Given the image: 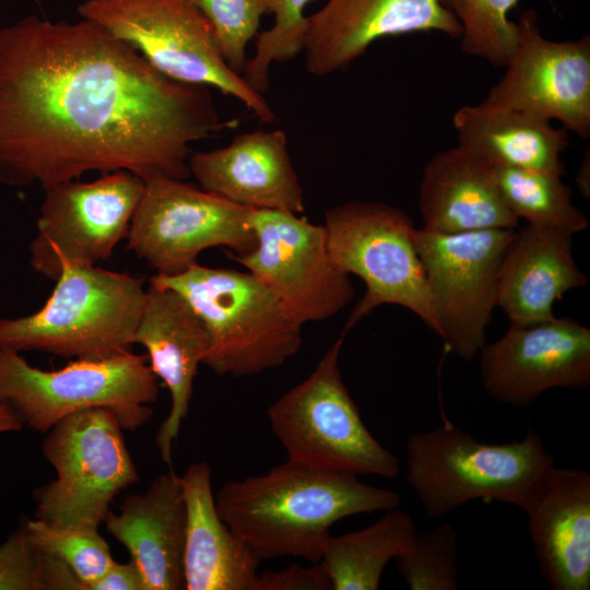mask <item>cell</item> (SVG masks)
I'll list each match as a JSON object with an SVG mask.
<instances>
[{
  "mask_svg": "<svg viewBox=\"0 0 590 590\" xmlns=\"http://www.w3.org/2000/svg\"><path fill=\"white\" fill-rule=\"evenodd\" d=\"M150 284L178 292L201 318L209 347L202 361L217 376L247 377L283 365L302 345L303 324L250 272L191 264Z\"/></svg>",
  "mask_w": 590,
  "mask_h": 590,
  "instance_id": "3957f363",
  "label": "cell"
},
{
  "mask_svg": "<svg viewBox=\"0 0 590 590\" xmlns=\"http://www.w3.org/2000/svg\"><path fill=\"white\" fill-rule=\"evenodd\" d=\"M0 590H48L39 551L23 521L0 544Z\"/></svg>",
  "mask_w": 590,
  "mask_h": 590,
  "instance_id": "d6a6232c",
  "label": "cell"
},
{
  "mask_svg": "<svg viewBox=\"0 0 590 590\" xmlns=\"http://www.w3.org/2000/svg\"><path fill=\"white\" fill-rule=\"evenodd\" d=\"M78 13L131 46L163 75L215 87L244 103L261 122L275 121L262 94L226 63L213 26L193 0H85Z\"/></svg>",
  "mask_w": 590,
  "mask_h": 590,
  "instance_id": "52a82bcc",
  "label": "cell"
},
{
  "mask_svg": "<svg viewBox=\"0 0 590 590\" xmlns=\"http://www.w3.org/2000/svg\"><path fill=\"white\" fill-rule=\"evenodd\" d=\"M516 50L484 106L559 121L568 132L590 135V37L555 42L543 36L534 11L518 22Z\"/></svg>",
  "mask_w": 590,
  "mask_h": 590,
  "instance_id": "9a60e30c",
  "label": "cell"
},
{
  "mask_svg": "<svg viewBox=\"0 0 590 590\" xmlns=\"http://www.w3.org/2000/svg\"><path fill=\"white\" fill-rule=\"evenodd\" d=\"M122 430L106 408L56 423L42 444L56 477L33 492L34 518L56 529H98L114 498L139 481Z\"/></svg>",
  "mask_w": 590,
  "mask_h": 590,
  "instance_id": "9c48e42d",
  "label": "cell"
},
{
  "mask_svg": "<svg viewBox=\"0 0 590 590\" xmlns=\"http://www.w3.org/2000/svg\"><path fill=\"white\" fill-rule=\"evenodd\" d=\"M589 173H590V160H589V151H587L576 176V185L578 186L579 191L585 198L590 197Z\"/></svg>",
  "mask_w": 590,
  "mask_h": 590,
  "instance_id": "8d00e7d4",
  "label": "cell"
},
{
  "mask_svg": "<svg viewBox=\"0 0 590 590\" xmlns=\"http://www.w3.org/2000/svg\"><path fill=\"white\" fill-rule=\"evenodd\" d=\"M226 123L208 86L155 70L97 23L0 27V184L47 190L87 172L191 176V144Z\"/></svg>",
  "mask_w": 590,
  "mask_h": 590,
  "instance_id": "6da1fadb",
  "label": "cell"
},
{
  "mask_svg": "<svg viewBox=\"0 0 590 590\" xmlns=\"http://www.w3.org/2000/svg\"><path fill=\"white\" fill-rule=\"evenodd\" d=\"M312 0H264L274 15L271 28L257 35L256 52L247 60L244 79L262 94L269 85V70L273 62L292 60L303 51L307 27L304 11Z\"/></svg>",
  "mask_w": 590,
  "mask_h": 590,
  "instance_id": "f1b7e54d",
  "label": "cell"
},
{
  "mask_svg": "<svg viewBox=\"0 0 590 590\" xmlns=\"http://www.w3.org/2000/svg\"><path fill=\"white\" fill-rule=\"evenodd\" d=\"M554 457L531 428L523 439L485 444L445 422L406 440V482L429 519L485 499L523 509Z\"/></svg>",
  "mask_w": 590,
  "mask_h": 590,
  "instance_id": "277c9868",
  "label": "cell"
},
{
  "mask_svg": "<svg viewBox=\"0 0 590 590\" xmlns=\"http://www.w3.org/2000/svg\"><path fill=\"white\" fill-rule=\"evenodd\" d=\"M143 191L144 181L127 170L45 190L30 244L32 268L56 281L63 264L95 266L108 259L127 237Z\"/></svg>",
  "mask_w": 590,
  "mask_h": 590,
  "instance_id": "4fadbf2b",
  "label": "cell"
},
{
  "mask_svg": "<svg viewBox=\"0 0 590 590\" xmlns=\"http://www.w3.org/2000/svg\"><path fill=\"white\" fill-rule=\"evenodd\" d=\"M187 511L181 476L160 474L142 494L125 497L104 524L129 552L146 590H184V547Z\"/></svg>",
  "mask_w": 590,
  "mask_h": 590,
  "instance_id": "44dd1931",
  "label": "cell"
},
{
  "mask_svg": "<svg viewBox=\"0 0 590 590\" xmlns=\"http://www.w3.org/2000/svg\"><path fill=\"white\" fill-rule=\"evenodd\" d=\"M134 344L144 346L151 370L170 393V410L156 445L170 464L173 444L189 412L193 379L206 354L209 335L190 304L175 290L150 284L135 329Z\"/></svg>",
  "mask_w": 590,
  "mask_h": 590,
  "instance_id": "ffe728a7",
  "label": "cell"
},
{
  "mask_svg": "<svg viewBox=\"0 0 590 590\" xmlns=\"http://www.w3.org/2000/svg\"><path fill=\"white\" fill-rule=\"evenodd\" d=\"M157 377L148 355L131 352L104 359H74L57 370L31 366L19 352L0 349V405L22 425L47 433L75 412L106 408L123 429L134 432L152 416Z\"/></svg>",
  "mask_w": 590,
  "mask_h": 590,
  "instance_id": "8992f818",
  "label": "cell"
},
{
  "mask_svg": "<svg viewBox=\"0 0 590 590\" xmlns=\"http://www.w3.org/2000/svg\"><path fill=\"white\" fill-rule=\"evenodd\" d=\"M457 559V532L444 523L417 533L411 551L397 557L396 563L411 590H456Z\"/></svg>",
  "mask_w": 590,
  "mask_h": 590,
  "instance_id": "4dcf8cb0",
  "label": "cell"
},
{
  "mask_svg": "<svg viewBox=\"0 0 590 590\" xmlns=\"http://www.w3.org/2000/svg\"><path fill=\"white\" fill-rule=\"evenodd\" d=\"M214 28L222 55L236 73L247 63V44L268 13L264 0H193Z\"/></svg>",
  "mask_w": 590,
  "mask_h": 590,
  "instance_id": "1f68e13d",
  "label": "cell"
},
{
  "mask_svg": "<svg viewBox=\"0 0 590 590\" xmlns=\"http://www.w3.org/2000/svg\"><path fill=\"white\" fill-rule=\"evenodd\" d=\"M522 510L541 577L554 590H589L590 474L551 467Z\"/></svg>",
  "mask_w": 590,
  "mask_h": 590,
  "instance_id": "d6986e66",
  "label": "cell"
},
{
  "mask_svg": "<svg viewBox=\"0 0 590 590\" xmlns=\"http://www.w3.org/2000/svg\"><path fill=\"white\" fill-rule=\"evenodd\" d=\"M385 512L364 529L329 536L319 563L331 590H377L387 564L411 551L417 534L412 517L399 507Z\"/></svg>",
  "mask_w": 590,
  "mask_h": 590,
  "instance_id": "484cf974",
  "label": "cell"
},
{
  "mask_svg": "<svg viewBox=\"0 0 590 590\" xmlns=\"http://www.w3.org/2000/svg\"><path fill=\"white\" fill-rule=\"evenodd\" d=\"M492 170L505 204L517 219L573 235L588 228L589 220L573 203L571 188L562 176L505 166H492Z\"/></svg>",
  "mask_w": 590,
  "mask_h": 590,
  "instance_id": "4316f807",
  "label": "cell"
},
{
  "mask_svg": "<svg viewBox=\"0 0 590 590\" xmlns=\"http://www.w3.org/2000/svg\"><path fill=\"white\" fill-rule=\"evenodd\" d=\"M143 279L95 266L63 264L44 306L0 318V349L75 359L131 352L145 300Z\"/></svg>",
  "mask_w": 590,
  "mask_h": 590,
  "instance_id": "5b68a950",
  "label": "cell"
},
{
  "mask_svg": "<svg viewBox=\"0 0 590 590\" xmlns=\"http://www.w3.org/2000/svg\"><path fill=\"white\" fill-rule=\"evenodd\" d=\"M25 527L32 544L68 565L81 580L82 590H87L115 563L97 529H56L35 518L25 520Z\"/></svg>",
  "mask_w": 590,
  "mask_h": 590,
  "instance_id": "f546056e",
  "label": "cell"
},
{
  "mask_svg": "<svg viewBox=\"0 0 590 590\" xmlns=\"http://www.w3.org/2000/svg\"><path fill=\"white\" fill-rule=\"evenodd\" d=\"M187 522L182 558L186 590H256L261 559L220 517L206 462L180 475Z\"/></svg>",
  "mask_w": 590,
  "mask_h": 590,
  "instance_id": "cb8c5ba5",
  "label": "cell"
},
{
  "mask_svg": "<svg viewBox=\"0 0 590 590\" xmlns=\"http://www.w3.org/2000/svg\"><path fill=\"white\" fill-rule=\"evenodd\" d=\"M306 21L305 66L315 76L346 69L374 42L387 36L416 32L461 35L459 21L442 0H327Z\"/></svg>",
  "mask_w": 590,
  "mask_h": 590,
  "instance_id": "e0dca14e",
  "label": "cell"
},
{
  "mask_svg": "<svg viewBox=\"0 0 590 590\" xmlns=\"http://www.w3.org/2000/svg\"><path fill=\"white\" fill-rule=\"evenodd\" d=\"M257 245L232 258L267 285L302 323L335 316L354 297L350 275L332 261L324 225L281 210H251Z\"/></svg>",
  "mask_w": 590,
  "mask_h": 590,
  "instance_id": "5bb4252c",
  "label": "cell"
},
{
  "mask_svg": "<svg viewBox=\"0 0 590 590\" xmlns=\"http://www.w3.org/2000/svg\"><path fill=\"white\" fill-rule=\"evenodd\" d=\"M423 228L441 234L517 229L492 166L457 144L426 163L418 188Z\"/></svg>",
  "mask_w": 590,
  "mask_h": 590,
  "instance_id": "603a6c76",
  "label": "cell"
},
{
  "mask_svg": "<svg viewBox=\"0 0 590 590\" xmlns=\"http://www.w3.org/2000/svg\"><path fill=\"white\" fill-rule=\"evenodd\" d=\"M573 236L535 224L515 232L502 258L497 285V307L510 323L553 319L556 299L587 286V276L573 255Z\"/></svg>",
  "mask_w": 590,
  "mask_h": 590,
  "instance_id": "7402d4cb",
  "label": "cell"
},
{
  "mask_svg": "<svg viewBox=\"0 0 590 590\" xmlns=\"http://www.w3.org/2000/svg\"><path fill=\"white\" fill-rule=\"evenodd\" d=\"M214 499L222 520L261 560L293 556L310 563L320 562L337 521L400 504L396 492L355 474L290 459L261 475L225 482Z\"/></svg>",
  "mask_w": 590,
  "mask_h": 590,
  "instance_id": "7a4b0ae2",
  "label": "cell"
},
{
  "mask_svg": "<svg viewBox=\"0 0 590 590\" xmlns=\"http://www.w3.org/2000/svg\"><path fill=\"white\" fill-rule=\"evenodd\" d=\"M256 590H331V583L320 563L309 567L293 564L259 575Z\"/></svg>",
  "mask_w": 590,
  "mask_h": 590,
  "instance_id": "836d02e7",
  "label": "cell"
},
{
  "mask_svg": "<svg viewBox=\"0 0 590 590\" xmlns=\"http://www.w3.org/2000/svg\"><path fill=\"white\" fill-rule=\"evenodd\" d=\"M327 246L334 264L361 278L364 296L353 308L343 332L380 305L414 312L437 333L422 261L414 244V224L402 210L382 202L350 201L324 216Z\"/></svg>",
  "mask_w": 590,
  "mask_h": 590,
  "instance_id": "30bf717a",
  "label": "cell"
},
{
  "mask_svg": "<svg viewBox=\"0 0 590 590\" xmlns=\"http://www.w3.org/2000/svg\"><path fill=\"white\" fill-rule=\"evenodd\" d=\"M87 590H146V586L139 567L130 559L126 564L115 562Z\"/></svg>",
  "mask_w": 590,
  "mask_h": 590,
  "instance_id": "e575fe53",
  "label": "cell"
},
{
  "mask_svg": "<svg viewBox=\"0 0 590 590\" xmlns=\"http://www.w3.org/2000/svg\"><path fill=\"white\" fill-rule=\"evenodd\" d=\"M458 144L491 166L564 176L562 153L569 132L550 120L515 109L464 105L452 117Z\"/></svg>",
  "mask_w": 590,
  "mask_h": 590,
  "instance_id": "d4e9b609",
  "label": "cell"
},
{
  "mask_svg": "<svg viewBox=\"0 0 590 590\" xmlns=\"http://www.w3.org/2000/svg\"><path fill=\"white\" fill-rule=\"evenodd\" d=\"M345 335L342 331L310 375L269 406L270 427L290 460L393 479L398 459L368 430L342 379L339 358Z\"/></svg>",
  "mask_w": 590,
  "mask_h": 590,
  "instance_id": "ba28073f",
  "label": "cell"
},
{
  "mask_svg": "<svg viewBox=\"0 0 590 590\" xmlns=\"http://www.w3.org/2000/svg\"><path fill=\"white\" fill-rule=\"evenodd\" d=\"M23 427L22 423L12 412V410L5 405H0V434L9 432H19Z\"/></svg>",
  "mask_w": 590,
  "mask_h": 590,
  "instance_id": "d590c367",
  "label": "cell"
},
{
  "mask_svg": "<svg viewBox=\"0 0 590 590\" xmlns=\"http://www.w3.org/2000/svg\"><path fill=\"white\" fill-rule=\"evenodd\" d=\"M188 165L201 189L235 204L305 211L304 190L281 130L237 134L226 146L191 153Z\"/></svg>",
  "mask_w": 590,
  "mask_h": 590,
  "instance_id": "ac0fdd59",
  "label": "cell"
},
{
  "mask_svg": "<svg viewBox=\"0 0 590 590\" xmlns=\"http://www.w3.org/2000/svg\"><path fill=\"white\" fill-rule=\"evenodd\" d=\"M251 210L185 180L154 176L144 180L126 249L163 275L185 271L211 247L244 255L257 245Z\"/></svg>",
  "mask_w": 590,
  "mask_h": 590,
  "instance_id": "8fae6325",
  "label": "cell"
},
{
  "mask_svg": "<svg viewBox=\"0 0 590 590\" xmlns=\"http://www.w3.org/2000/svg\"><path fill=\"white\" fill-rule=\"evenodd\" d=\"M480 374L494 400L527 406L553 388L590 384V329L570 318L510 323L480 351Z\"/></svg>",
  "mask_w": 590,
  "mask_h": 590,
  "instance_id": "2e32d148",
  "label": "cell"
},
{
  "mask_svg": "<svg viewBox=\"0 0 590 590\" xmlns=\"http://www.w3.org/2000/svg\"><path fill=\"white\" fill-rule=\"evenodd\" d=\"M516 229L441 234L414 231L437 333L445 347L470 361L485 345L486 328L497 307L498 273Z\"/></svg>",
  "mask_w": 590,
  "mask_h": 590,
  "instance_id": "7c38bea8",
  "label": "cell"
},
{
  "mask_svg": "<svg viewBox=\"0 0 590 590\" xmlns=\"http://www.w3.org/2000/svg\"><path fill=\"white\" fill-rule=\"evenodd\" d=\"M519 0H442L461 25V49L505 68L518 43L517 22L509 11Z\"/></svg>",
  "mask_w": 590,
  "mask_h": 590,
  "instance_id": "83f0119b",
  "label": "cell"
}]
</instances>
